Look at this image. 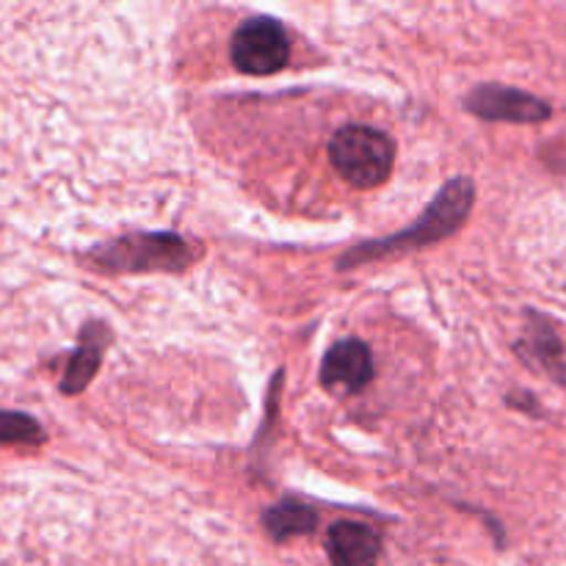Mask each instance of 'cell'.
<instances>
[{"instance_id": "3", "label": "cell", "mask_w": 566, "mask_h": 566, "mask_svg": "<svg viewBox=\"0 0 566 566\" xmlns=\"http://www.w3.org/2000/svg\"><path fill=\"white\" fill-rule=\"evenodd\" d=\"M329 160L348 186L368 191L390 177L396 142L376 127L348 125L329 138Z\"/></svg>"}, {"instance_id": "7", "label": "cell", "mask_w": 566, "mask_h": 566, "mask_svg": "<svg viewBox=\"0 0 566 566\" xmlns=\"http://www.w3.org/2000/svg\"><path fill=\"white\" fill-rule=\"evenodd\" d=\"M326 556L332 566H376L381 556L379 531L354 520H340L326 534Z\"/></svg>"}, {"instance_id": "1", "label": "cell", "mask_w": 566, "mask_h": 566, "mask_svg": "<svg viewBox=\"0 0 566 566\" xmlns=\"http://www.w3.org/2000/svg\"><path fill=\"white\" fill-rule=\"evenodd\" d=\"M475 202V182L470 177H451L446 186L440 188L429 208L418 216L409 227L392 232L387 238H376V241H365L359 247L348 249L337 260V271L359 269V265H370L376 260L385 258H401V254L420 252L426 247L446 241L453 232L462 230L468 221L470 210Z\"/></svg>"}, {"instance_id": "5", "label": "cell", "mask_w": 566, "mask_h": 566, "mask_svg": "<svg viewBox=\"0 0 566 566\" xmlns=\"http://www.w3.org/2000/svg\"><path fill=\"white\" fill-rule=\"evenodd\" d=\"M464 108L486 122H512V125H539L551 119V105L536 94L501 83H481L464 97Z\"/></svg>"}, {"instance_id": "6", "label": "cell", "mask_w": 566, "mask_h": 566, "mask_svg": "<svg viewBox=\"0 0 566 566\" xmlns=\"http://www.w3.org/2000/svg\"><path fill=\"white\" fill-rule=\"evenodd\" d=\"M370 379H374V357H370V348L357 337H346L324 354L321 385L329 390L359 392L370 385Z\"/></svg>"}, {"instance_id": "4", "label": "cell", "mask_w": 566, "mask_h": 566, "mask_svg": "<svg viewBox=\"0 0 566 566\" xmlns=\"http://www.w3.org/2000/svg\"><path fill=\"white\" fill-rule=\"evenodd\" d=\"M230 59L243 75H274L291 61V42L285 28L271 17H252L230 42Z\"/></svg>"}, {"instance_id": "10", "label": "cell", "mask_w": 566, "mask_h": 566, "mask_svg": "<svg viewBox=\"0 0 566 566\" xmlns=\"http://www.w3.org/2000/svg\"><path fill=\"white\" fill-rule=\"evenodd\" d=\"M263 528L274 542L310 536L318 528V512H315L313 506H307V503L287 497V501L274 503V506L263 514Z\"/></svg>"}, {"instance_id": "11", "label": "cell", "mask_w": 566, "mask_h": 566, "mask_svg": "<svg viewBox=\"0 0 566 566\" xmlns=\"http://www.w3.org/2000/svg\"><path fill=\"white\" fill-rule=\"evenodd\" d=\"M48 440L42 426L20 412H0V446H42Z\"/></svg>"}, {"instance_id": "9", "label": "cell", "mask_w": 566, "mask_h": 566, "mask_svg": "<svg viewBox=\"0 0 566 566\" xmlns=\"http://www.w3.org/2000/svg\"><path fill=\"white\" fill-rule=\"evenodd\" d=\"M520 357L534 368L545 370L551 379L566 381V359H564V343L558 337L556 326L545 318V315L528 313V326H525V337L517 346Z\"/></svg>"}, {"instance_id": "8", "label": "cell", "mask_w": 566, "mask_h": 566, "mask_svg": "<svg viewBox=\"0 0 566 566\" xmlns=\"http://www.w3.org/2000/svg\"><path fill=\"white\" fill-rule=\"evenodd\" d=\"M111 343V329L99 321H92L81 329V340L77 348L72 352L70 363H66L64 376H61L59 387L64 396H77V392L86 390L92 385V379L97 376L99 363H103L105 346Z\"/></svg>"}, {"instance_id": "2", "label": "cell", "mask_w": 566, "mask_h": 566, "mask_svg": "<svg viewBox=\"0 0 566 566\" xmlns=\"http://www.w3.org/2000/svg\"><path fill=\"white\" fill-rule=\"evenodd\" d=\"M205 254L199 241H186L177 232H130L108 243H97L83 254L86 269L97 274H155L186 271Z\"/></svg>"}]
</instances>
